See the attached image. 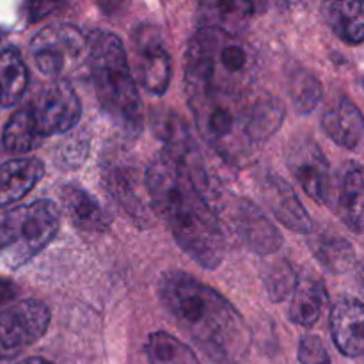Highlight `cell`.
Listing matches in <instances>:
<instances>
[{"mask_svg": "<svg viewBox=\"0 0 364 364\" xmlns=\"http://www.w3.org/2000/svg\"><path fill=\"white\" fill-rule=\"evenodd\" d=\"M144 181L153 210L178 245L201 267L217 269L226 255V237L199 155L162 149L149 164Z\"/></svg>", "mask_w": 364, "mask_h": 364, "instance_id": "obj_1", "label": "cell"}, {"mask_svg": "<svg viewBox=\"0 0 364 364\" xmlns=\"http://www.w3.org/2000/svg\"><path fill=\"white\" fill-rule=\"evenodd\" d=\"M167 311L188 340L217 364H238L251 348V329L226 297L185 272H167L159 283Z\"/></svg>", "mask_w": 364, "mask_h": 364, "instance_id": "obj_2", "label": "cell"}, {"mask_svg": "<svg viewBox=\"0 0 364 364\" xmlns=\"http://www.w3.org/2000/svg\"><path fill=\"white\" fill-rule=\"evenodd\" d=\"M259 60L255 48L235 32L199 27L185 53L187 92L245 95L252 91Z\"/></svg>", "mask_w": 364, "mask_h": 364, "instance_id": "obj_3", "label": "cell"}, {"mask_svg": "<svg viewBox=\"0 0 364 364\" xmlns=\"http://www.w3.org/2000/svg\"><path fill=\"white\" fill-rule=\"evenodd\" d=\"M89 75L103 112L128 139L142 134L144 117L123 41L107 31L89 32Z\"/></svg>", "mask_w": 364, "mask_h": 364, "instance_id": "obj_4", "label": "cell"}, {"mask_svg": "<svg viewBox=\"0 0 364 364\" xmlns=\"http://www.w3.org/2000/svg\"><path fill=\"white\" fill-rule=\"evenodd\" d=\"M251 92H187L201 137L223 159L237 166L244 164L255 151V144L247 134V102Z\"/></svg>", "mask_w": 364, "mask_h": 364, "instance_id": "obj_5", "label": "cell"}, {"mask_svg": "<svg viewBox=\"0 0 364 364\" xmlns=\"http://www.w3.org/2000/svg\"><path fill=\"white\" fill-rule=\"evenodd\" d=\"M59 224V208L50 199L0 208V255L6 252L13 269L23 267L53 240Z\"/></svg>", "mask_w": 364, "mask_h": 364, "instance_id": "obj_6", "label": "cell"}, {"mask_svg": "<svg viewBox=\"0 0 364 364\" xmlns=\"http://www.w3.org/2000/svg\"><path fill=\"white\" fill-rule=\"evenodd\" d=\"M31 52L38 70L53 80H70L89 64V36L71 23L48 25L34 36Z\"/></svg>", "mask_w": 364, "mask_h": 364, "instance_id": "obj_7", "label": "cell"}, {"mask_svg": "<svg viewBox=\"0 0 364 364\" xmlns=\"http://www.w3.org/2000/svg\"><path fill=\"white\" fill-rule=\"evenodd\" d=\"M50 318L48 306L36 299L16 301L0 309V361L16 358L41 340Z\"/></svg>", "mask_w": 364, "mask_h": 364, "instance_id": "obj_8", "label": "cell"}, {"mask_svg": "<svg viewBox=\"0 0 364 364\" xmlns=\"http://www.w3.org/2000/svg\"><path fill=\"white\" fill-rule=\"evenodd\" d=\"M287 164L302 191L318 205L331 198V167L318 142L309 135H295L287 148Z\"/></svg>", "mask_w": 364, "mask_h": 364, "instance_id": "obj_9", "label": "cell"}, {"mask_svg": "<svg viewBox=\"0 0 364 364\" xmlns=\"http://www.w3.org/2000/svg\"><path fill=\"white\" fill-rule=\"evenodd\" d=\"M137 80L149 95L162 96L173 78V60L162 36L153 25H139L132 39Z\"/></svg>", "mask_w": 364, "mask_h": 364, "instance_id": "obj_10", "label": "cell"}, {"mask_svg": "<svg viewBox=\"0 0 364 364\" xmlns=\"http://www.w3.org/2000/svg\"><path fill=\"white\" fill-rule=\"evenodd\" d=\"M31 107L43 139L70 132L82 116L80 98L70 80H53Z\"/></svg>", "mask_w": 364, "mask_h": 364, "instance_id": "obj_11", "label": "cell"}, {"mask_svg": "<svg viewBox=\"0 0 364 364\" xmlns=\"http://www.w3.org/2000/svg\"><path fill=\"white\" fill-rule=\"evenodd\" d=\"M231 224L238 238L252 252L262 256L274 255L283 245V237L272 220L249 199H237L231 210Z\"/></svg>", "mask_w": 364, "mask_h": 364, "instance_id": "obj_12", "label": "cell"}, {"mask_svg": "<svg viewBox=\"0 0 364 364\" xmlns=\"http://www.w3.org/2000/svg\"><path fill=\"white\" fill-rule=\"evenodd\" d=\"M333 206L340 219L355 233H364V167L347 162L331 187Z\"/></svg>", "mask_w": 364, "mask_h": 364, "instance_id": "obj_13", "label": "cell"}, {"mask_svg": "<svg viewBox=\"0 0 364 364\" xmlns=\"http://www.w3.org/2000/svg\"><path fill=\"white\" fill-rule=\"evenodd\" d=\"M326 134L348 151L364 153V117L347 96H336L322 114Z\"/></svg>", "mask_w": 364, "mask_h": 364, "instance_id": "obj_14", "label": "cell"}, {"mask_svg": "<svg viewBox=\"0 0 364 364\" xmlns=\"http://www.w3.org/2000/svg\"><path fill=\"white\" fill-rule=\"evenodd\" d=\"M262 194L276 219L281 224H284L288 230L302 235L311 233L313 220L309 219L308 212L287 180H283L277 174L269 173L263 178Z\"/></svg>", "mask_w": 364, "mask_h": 364, "instance_id": "obj_15", "label": "cell"}, {"mask_svg": "<svg viewBox=\"0 0 364 364\" xmlns=\"http://www.w3.org/2000/svg\"><path fill=\"white\" fill-rule=\"evenodd\" d=\"M331 334L338 350L347 358L364 355V304L343 297L331 311Z\"/></svg>", "mask_w": 364, "mask_h": 364, "instance_id": "obj_16", "label": "cell"}, {"mask_svg": "<svg viewBox=\"0 0 364 364\" xmlns=\"http://www.w3.org/2000/svg\"><path fill=\"white\" fill-rule=\"evenodd\" d=\"M45 174V166L34 156L7 160L0 166V208L23 199Z\"/></svg>", "mask_w": 364, "mask_h": 364, "instance_id": "obj_17", "label": "cell"}, {"mask_svg": "<svg viewBox=\"0 0 364 364\" xmlns=\"http://www.w3.org/2000/svg\"><path fill=\"white\" fill-rule=\"evenodd\" d=\"M60 199L71 223L84 231H105L110 226V215L102 203L89 191L77 183H66L60 188Z\"/></svg>", "mask_w": 364, "mask_h": 364, "instance_id": "obj_18", "label": "cell"}, {"mask_svg": "<svg viewBox=\"0 0 364 364\" xmlns=\"http://www.w3.org/2000/svg\"><path fill=\"white\" fill-rule=\"evenodd\" d=\"M284 121V105L267 91H252L247 102V134L256 146L269 141Z\"/></svg>", "mask_w": 364, "mask_h": 364, "instance_id": "obj_19", "label": "cell"}, {"mask_svg": "<svg viewBox=\"0 0 364 364\" xmlns=\"http://www.w3.org/2000/svg\"><path fill=\"white\" fill-rule=\"evenodd\" d=\"M105 187L121 208L132 215V219L141 224H151L148 205L142 201V192L139 188V174L130 167H109L105 171Z\"/></svg>", "mask_w": 364, "mask_h": 364, "instance_id": "obj_20", "label": "cell"}, {"mask_svg": "<svg viewBox=\"0 0 364 364\" xmlns=\"http://www.w3.org/2000/svg\"><path fill=\"white\" fill-rule=\"evenodd\" d=\"M327 306V290L323 281L315 274L299 277L290 302V320L301 327H313Z\"/></svg>", "mask_w": 364, "mask_h": 364, "instance_id": "obj_21", "label": "cell"}, {"mask_svg": "<svg viewBox=\"0 0 364 364\" xmlns=\"http://www.w3.org/2000/svg\"><path fill=\"white\" fill-rule=\"evenodd\" d=\"M2 141L4 148L13 155H25V153L34 151L36 148L41 146L43 135L39 134L31 105L16 110L9 117Z\"/></svg>", "mask_w": 364, "mask_h": 364, "instance_id": "obj_22", "label": "cell"}, {"mask_svg": "<svg viewBox=\"0 0 364 364\" xmlns=\"http://www.w3.org/2000/svg\"><path fill=\"white\" fill-rule=\"evenodd\" d=\"M327 23L334 34L348 45L364 41V2L326 4Z\"/></svg>", "mask_w": 364, "mask_h": 364, "instance_id": "obj_23", "label": "cell"}, {"mask_svg": "<svg viewBox=\"0 0 364 364\" xmlns=\"http://www.w3.org/2000/svg\"><path fill=\"white\" fill-rule=\"evenodd\" d=\"M28 85V70L14 48L0 52V103L13 107L23 98Z\"/></svg>", "mask_w": 364, "mask_h": 364, "instance_id": "obj_24", "label": "cell"}, {"mask_svg": "<svg viewBox=\"0 0 364 364\" xmlns=\"http://www.w3.org/2000/svg\"><path fill=\"white\" fill-rule=\"evenodd\" d=\"M320 265L333 274H343L354 267L355 251L350 242L331 233H320L309 242Z\"/></svg>", "mask_w": 364, "mask_h": 364, "instance_id": "obj_25", "label": "cell"}, {"mask_svg": "<svg viewBox=\"0 0 364 364\" xmlns=\"http://www.w3.org/2000/svg\"><path fill=\"white\" fill-rule=\"evenodd\" d=\"M255 13L251 2H203L199 4L201 27H217L223 31L240 34L238 28Z\"/></svg>", "mask_w": 364, "mask_h": 364, "instance_id": "obj_26", "label": "cell"}, {"mask_svg": "<svg viewBox=\"0 0 364 364\" xmlns=\"http://www.w3.org/2000/svg\"><path fill=\"white\" fill-rule=\"evenodd\" d=\"M146 354L151 364H199L194 352L183 341L164 331L149 334Z\"/></svg>", "mask_w": 364, "mask_h": 364, "instance_id": "obj_27", "label": "cell"}, {"mask_svg": "<svg viewBox=\"0 0 364 364\" xmlns=\"http://www.w3.org/2000/svg\"><path fill=\"white\" fill-rule=\"evenodd\" d=\"M262 279L265 284L267 295L272 302H283L294 295L299 283V276L291 263L284 258L269 259L262 267Z\"/></svg>", "mask_w": 364, "mask_h": 364, "instance_id": "obj_28", "label": "cell"}, {"mask_svg": "<svg viewBox=\"0 0 364 364\" xmlns=\"http://www.w3.org/2000/svg\"><path fill=\"white\" fill-rule=\"evenodd\" d=\"M288 91H290V98L294 102L295 110L301 116L311 114L318 107L320 100H322V84L311 71H291Z\"/></svg>", "mask_w": 364, "mask_h": 364, "instance_id": "obj_29", "label": "cell"}, {"mask_svg": "<svg viewBox=\"0 0 364 364\" xmlns=\"http://www.w3.org/2000/svg\"><path fill=\"white\" fill-rule=\"evenodd\" d=\"M297 358L301 364H331L326 345L315 334H306L301 338Z\"/></svg>", "mask_w": 364, "mask_h": 364, "instance_id": "obj_30", "label": "cell"}, {"mask_svg": "<svg viewBox=\"0 0 364 364\" xmlns=\"http://www.w3.org/2000/svg\"><path fill=\"white\" fill-rule=\"evenodd\" d=\"M18 290L16 287H14L13 281L6 279V277H0V308L2 306H6L7 302L13 301L14 297H16Z\"/></svg>", "mask_w": 364, "mask_h": 364, "instance_id": "obj_31", "label": "cell"}, {"mask_svg": "<svg viewBox=\"0 0 364 364\" xmlns=\"http://www.w3.org/2000/svg\"><path fill=\"white\" fill-rule=\"evenodd\" d=\"M358 283H359V290L363 291V295H364V263H361V265H359V269H358Z\"/></svg>", "mask_w": 364, "mask_h": 364, "instance_id": "obj_32", "label": "cell"}, {"mask_svg": "<svg viewBox=\"0 0 364 364\" xmlns=\"http://www.w3.org/2000/svg\"><path fill=\"white\" fill-rule=\"evenodd\" d=\"M16 364H53V363L46 361V359H41V358H28V359H23V361H20Z\"/></svg>", "mask_w": 364, "mask_h": 364, "instance_id": "obj_33", "label": "cell"}]
</instances>
